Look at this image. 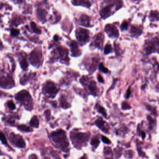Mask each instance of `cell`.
<instances>
[{
  "instance_id": "15",
  "label": "cell",
  "mask_w": 159,
  "mask_h": 159,
  "mask_svg": "<svg viewBox=\"0 0 159 159\" xmlns=\"http://www.w3.org/2000/svg\"><path fill=\"white\" fill-rule=\"evenodd\" d=\"M39 119L36 116H34L31 118L30 122V125L31 126L34 127L35 128H38L39 127Z\"/></svg>"
},
{
  "instance_id": "18",
  "label": "cell",
  "mask_w": 159,
  "mask_h": 159,
  "mask_svg": "<svg viewBox=\"0 0 159 159\" xmlns=\"http://www.w3.org/2000/svg\"><path fill=\"white\" fill-rule=\"evenodd\" d=\"M96 108H97V110L99 112V113L101 114L102 115H104V116H107V113H106V111H105V109L102 107L101 105H99L97 104L96 105Z\"/></svg>"
},
{
  "instance_id": "32",
  "label": "cell",
  "mask_w": 159,
  "mask_h": 159,
  "mask_svg": "<svg viewBox=\"0 0 159 159\" xmlns=\"http://www.w3.org/2000/svg\"><path fill=\"white\" fill-rule=\"evenodd\" d=\"M131 94V91L130 88H129L126 93V98L127 99H128L129 97H130Z\"/></svg>"
},
{
  "instance_id": "30",
  "label": "cell",
  "mask_w": 159,
  "mask_h": 159,
  "mask_svg": "<svg viewBox=\"0 0 159 159\" xmlns=\"http://www.w3.org/2000/svg\"><path fill=\"white\" fill-rule=\"evenodd\" d=\"M128 23H127V22H124L122 23L121 26V29L122 30H126L128 28Z\"/></svg>"
},
{
  "instance_id": "23",
  "label": "cell",
  "mask_w": 159,
  "mask_h": 159,
  "mask_svg": "<svg viewBox=\"0 0 159 159\" xmlns=\"http://www.w3.org/2000/svg\"><path fill=\"white\" fill-rule=\"evenodd\" d=\"M0 140H1V142L4 144H5V145L7 144V140H6L5 135L1 132H0Z\"/></svg>"
},
{
  "instance_id": "20",
  "label": "cell",
  "mask_w": 159,
  "mask_h": 159,
  "mask_svg": "<svg viewBox=\"0 0 159 159\" xmlns=\"http://www.w3.org/2000/svg\"><path fill=\"white\" fill-rule=\"evenodd\" d=\"M112 52V46L110 44H107L105 46L104 49V53L105 55L108 54Z\"/></svg>"
},
{
  "instance_id": "37",
  "label": "cell",
  "mask_w": 159,
  "mask_h": 159,
  "mask_svg": "<svg viewBox=\"0 0 159 159\" xmlns=\"http://www.w3.org/2000/svg\"><path fill=\"white\" fill-rule=\"evenodd\" d=\"M54 39H55L56 41H57L58 40V36H55V37H54Z\"/></svg>"
},
{
  "instance_id": "5",
  "label": "cell",
  "mask_w": 159,
  "mask_h": 159,
  "mask_svg": "<svg viewBox=\"0 0 159 159\" xmlns=\"http://www.w3.org/2000/svg\"><path fill=\"white\" fill-rule=\"evenodd\" d=\"M10 140L14 144L20 148L24 147L26 145L24 140L20 135H15L14 134H11L10 135Z\"/></svg>"
},
{
  "instance_id": "6",
  "label": "cell",
  "mask_w": 159,
  "mask_h": 159,
  "mask_svg": "<svg viewBox=\"0 0 159 159\" xmlns=\"http://www.w3.org/2000/svg\"><path fill=\"white\" fill-rule=\"evenodd\" d=\"M105 31L108 36L112 38H117L119 35L118 31L116 27L111 24H108L105 26Z\"/></svg>"
},
{
  "instance_id": "4",
  "label": "cell",
  "mask_w": 159,
  "mask_h": 159,
  "mask_svg": "<svg viewBox=\"0 0 159 159\" xmlns=\"http://www.w3.org/2000/svg\"><path fill=\"white\" fill-rule=\"evenodd\" d=\"M76 37L78 41L83 43H86L90 39L89 31L82 28L77 30Z\"/></svg>"
},
{
  "instance_id": "35",
  "label": "cell",
  "mask_w": 159,
  "mask_h": 159,
  "mask_svg": "<svg viewBox=\"0 0 159 159\" xmlns=\"http://www.w3.org/2000/svg\"><path fill=\"white\" fill-rule=\"evenodd\" d=\"M45 115L47 118H49L50 117V111H47L45 112Z\"/></svg>"
},
{
  "instance_id": "3",
  "label": "cell",
  "mask_w": 159,
  "mask_h": 159,
  "mask_svg": "<svg viewBox=\"0 0 159 159\" xmlns=\"http://www.w3.org/2000/svg\"><path fill=\"white\" fill-rule=\"evenodd\" d=\"M89 138L88 134L82 133H77L71 136L72 140H74V142L78 145H83L85 143Z\"/></svg>"
},
{
  "instance_id": "7",
  "label": "cell",
  "mask_w": 159,
  "mask_h": 159,
  "mask_svg": "<svg viewBox=\"0 0 159 159\" xmlns=\"http://www.w3.org/2000/svg\"><path fill=\"white\" fill-rule=\"evenodd\" d=\"M45 91L46 93H48L50 96L54 98L56 93L58 92V89L53 83H48L44 87Z\"/></svg>"
},
{
  "instance_id": "12",
  "label": "cell",
  "mask_w": 159,
  "mask_h": 159,
  "mask_svg": "<svg viewBox=\"0 0 159 159\" xmlns=\"http://www.w3.org/2000/svg\"><path fill=\"white\" fill-rule=\"evenodd\" d=\"M79 22L80 24L85 27H88L90 25V18L85 14H83L80 17Z\"/></svg>"
},
{
  "instance_id": "38",
  "label": "cell",
  "mask_w": 159,
  "mask_h": 159,
  "mask_svg": "<svg viewBox=\"0 0 159 159\" xmlns=\"http://www.w3.org/2000/svg\"><path fill=\"white\" fill-rule=\"evenodd\" d=\"M80 159H86V158L85 157H83L81 158H80Z\"/></svg>"
},
{
  "instance_id": "13",
  "label": "cell",
  "mask_w": 159,
  "mask_h": 159,
  "mask_svg": "<svg viewBox=\"0 0 159 159\" xmlns=\"http://www.w3.org/2000/svg\"><path fill=\"white\" fill-rule=\"evenodd\" d=\"M88 87L89 90L90 91V92L92 95H93L94 96L97 95V87L96 83L93 81L90 82L88 86Z\"/></svg>"
},
{
  "instance_id": "16",
  "label": "cell",
  "mask_w": 159,
  "mask_h": 159,
  "mask_svg": "<svg viewBox=\"0 0 159 159\" xmlns=\"http://www.w3.org/2000/svg\"><path fill=\"white\" fill-rule=\"evenodd\" d=\"M142 31L139 28L136 27H132L131 29V33L134 36H139L141 34Z\"/></svg>"
},
{
  "instance_id": "26",
  "label": "cell",
  "mask_w": 159,
  "mask_h": 159,
  "mask_svg": "<svg viewBox=\"0 0 159 159\" xmlns=\"http://www.w3.org/2000/svg\"><path fill=\"white\" fill-rule=\"evenodd\" d=\"M21 65L23 69H25L27 68L28 66V64L26 60L25 59H23L22 60V61L21 62Z\"/></svg>"
},
{
  "instance_id": "27",
  "label": "cell",
  "mask_w": 159,
  "mask_h": 159,
  "mask_svg": "<svg viewBox=\"0 0 159 159\" xmlns=\"http://www.w3.org/2000/svg\"><path fill=\"white\" fill-rule=\"evenodd\" d=\"M122 109L123 110H128V109H131V107L128 103L126 102H124L122 103Z\"/></svg>"
},
{
  "instance_id": "1",
  "label": "cell",
  "mask_w": 159,
  "mask_h": 159,
  "mask_svg": "<svg viewBox=\"0 0 159 159\" xmlns=\"http://www.w3.org/2000/svg\"><path fill=\"white\" fill-rule=\"evenodd\" d=\"M52 137L54 142L62 149L65 150L68 147V141L65 133L63 131L59 130L56 132H53Z\"/></svg>"
},
{
  "instance_id": "9",
  "label": "cell",
  "mask_w": 159,
  "mask_h": 159,
  "mask_svg": "<svg viewBox=\"0 0 159 159\" xmlns=\"http://www.w3.org/2000/svg\"><path fill=\"white\" fill-rule=\"evenodd\" d=\"M103 35L101 33L98 34L94 39L92 43L93 46L97 48H101L103 43Z\"/></svg>"
},
{
  "instance_id": "31",
  "label": "cell",
  "mask_w": 159,
  "mask_h": 159,
  "mask_svg": "<svg viewBox=\"0 0 159 159\" xmlns=\"http://www.w3.org/2000/svg\"><path fill=\"white\" fill-rule=\"evenodd\" d=\"M101 139L102 140V141L104 142L105 143L107 144H110L111 143V141H110V140L108 139L107 138L104 136H103L102 137Z\"/></svg>"
},
{
  "instance_id": "22",
  "label": "cell",
  "mask_w": 159,
  "mask_h": 159,
  "mask_svg": "<svg viewBox=\"0 0 159 159\" xmlns=\"http://www.w3.org/2000/svg\"><path fill=\"white\" fill-rule=\"evenodd\" d=\"M39 55H37V53H33V56H31V59H32V61H34L35 63H37V62H39V60H40V59H37V58L40 59L39 57Z\"/></svg>"
},
{
  "instance_id": "25",
  "label": "cell",
  "mask_w": 159,
  "mask_h": 159,
  "mask_svg": "<svg viewBox=\"0 0 159 159\" xmlns=\"http://www.w3.org/2000/svg\"><path fill=\"white\" fill-rule=\"evenodd\" d=\"M99 70L100 71L103 72L104 73H108V70L105 68L104 65H103L102 63H100L99 65Z\"/></svg>"
},
{
  "instance_id": "14",
  "label": "cell",
  "mask_w": 159,
  "mask_h": 159,
  "mask_svg": "<svg viewBox=\"0 0 159 159\" xmlns=\"http://www.w3.org/2000/svg\"><path fill=\"white\" fill-rule=\"evenodd\" d=\"M73 3V4L76 5H81V6H85L86 7H89L91 6V3H89V1H72Z\"/></svg>"
},
{
  "instance_id": "33",
  "label": "cell",
  "mask_w": 159,
  "mask_h": 159,
  "mask_svg": "<svg viewBox=\"0 0 159 159\" xmlns=\"http://www.w3.org/2000/svg\"><path fill=\"white\" fill-rule=\"evenodd\" d=\"M51 154H52V156L55 158L56 159H59V157L58 156V154L56 153V152H54V151H52V152H51Z\"/></svg>"
},
{
  "instance_id": "2",
  "label": "cell",
  "mask_w": 159,
  "mask_h": 159,
  "mask_svg": "<svg viewBox=\"0 0 159 159\" xmlns=\"http://www.w3.org/2000/svg\"><path fill=\"white\" fill-rule=\"evenodd\" d=\"M16 98L23 103L26 109L31 110L32 108V100L31 96L26 91H22L17 95Z\"/></svg>"
},
{
  "instance_id": "8",
  "label": "cell",
  "mask_w": 159,
  "mask_h": 159,
  "mask_svg": "<svg viewBox=\"0 0 159 159\" xmlns=\"http://www.w3.org/2000/svg\"><path fill=\"white\" fill-rule=\"evenodd\" d=\"M114 7V4H108L104 7L100 11L101 17L103 18H105L110 16L112 13V10Z\"/></svg>"
},
{
  "instance_id": "34",
  "label": "cell",
  "mask_w": 159,
  "mask_h": 159,
  "mask_svg": "<svg viewBox=\"0 0 159 159\" xmlns=\"http://www.w3.org/2000/svg\"><path fill=\"white\" fill-rule=\"evenodd\" d=\"M98 81L100 82V83L104 82V80H103V78L99 74H98Z\"/></svg>"
},
{
  "instance_id": "11",
  "label": "cell",
  "mask_w": 159,
  "mask_h": 159,
  "mask_svg": "<svg viewBox=\"0 0 159 159\" xmlns=\"http://www.w3.org/2000/svg\"><path fill=\"white\" fill-rule=\"evenodd\" d=\"M96 126L98 127L99 129L103 131L105 133H107L108 130L105 127V122L102 118H99L95 121Z\"/></svg>"
},
{
  "instance_id": "19",
  "label": "cell",
  "mask_w": 159,
  "mask_h": 159,
  "mask_svg": "<svg viewBox=\"0 0 159 159\" xmlns=\"http://www.w3.org/2000/svg\"><path fill=\"white\" fill-rule=\"evenodd\" d=\"M18 129L22 131H23V132H30V128L28 126H25L24 125H22L20 126H18Z\"/></svg>"
},
{
  "instance_id": "17",
  "label": "cell",
  "mask_w": 159,
  "mask_h": 159,
  "mask_svg": "<svg viewBox=\"0 0 159 159\" xmlns=\"http://www.w3.org/2000/svg\"><path fill=\"white\" fill-rule=\"evenodd\" d=\"M61 105L62 107L65 109L68 108L70 107L69 104L66 101L65 98L62 97L61 98Z\"/></svg>"
},
{
  "instance_id": "29",
  "label": "cell",
  "mask_w": 159,
  "mask_h": 159,
  "mask_svg": "<svg viewBox=\"0 0 159 159\" xmlns=\"http://www.w3.org/2000/svg\"><path fill=\"white\" fill-rule=\"evenodd\" d=\"M8 107L11 110H14L16 108V106L14 105V103L12 101H9L8 104Z\"/></svg>"
},
{
  "instance_id": "36",
  "label": "cell",
  "mask_w": 159,
  "mask_h": 159,
  "mask_svg": "<svg viewBox=\"0 0 159 159\" xmlns=\"http://www.w3.org/2000/svg\"><path fill=\"white\" fill-rule=\"evenodd\" d=\"M141 135L142 138L143 139H145V137H146V134H145V132H143V131L141 132Z\"/></svg>"
},
{
  "instance_id": "21",
  "label": "cell",
  "mask_w": 159,
  "mask_h": 159,
  "mask_svg": "<svg viewBox=\"0 0 159 159\" xmlns=\"http://www.w3.org/2000/svg\"><path fill=\"white\" fill-rule=\"evenodd\" d=\"M31 26L32 29H33V30H34V31L35 33H41V31L37 28L35 23L32 22V23H31Z\"/></svg>"
},
{
  "instance_id": "28",
  "label": "cell",
  "mask_w": 159,
  "mask_h": 159,
  "mask_svg": "<svg viewBox=\"0 0 159 159\" xmlns=\"http://www.w3.org/2000/svg\"><path fill=\"white\" fill-rule=\"evenodd\" d=\"M19 31L17 30L12 29V30H11V35H12L13 36H18V35H19Z\"/></svg>"
},
{
  "instance_id": "24",
  "label": "cell",
  "mask_w": 159,
  "mask_h": 159,
  "mask_svg": "<svg viewBox=\"0 0 159 159\" xmlns=\"http://www.w3.org/2000/svg\"><path fill=\"white\" fill-rule=\"evenodd\" d=\"M99 141L98 139H96V138L92 139L91 142V145L94 147H97L99 144Z\"/></svg>"
},
{
  "instance_id": "10",
  "label": "cell",
  "mask_w": 159,
  "mask_h": 159,
  "mask_svg": "<svg viewBox=\"0 0 159 159\" xmlns=\"http://www.w3.org/2000/svg\"><path fill=\"white\" fill-rule=\"evenodd\" d=\"M71 52L72 53V55L74 56H78L80 55V50L78 47V44L77 43L73 41L70 44Z\"/></svg>"
}]
</instances>
